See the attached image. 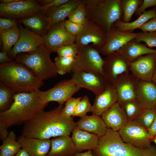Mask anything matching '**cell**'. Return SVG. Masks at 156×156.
Instances as JSON below:
<instances>
[{
	"label": "cell",
	"mask_w": 156,
	"mask_h": 156,
	"mask_svg": "<svg viewBox=\"0 0 156 156\" xmlns=\"http://www.w3.org/2000/svg\"><path fill=\"white\" fill-rule=\"evenodd\" d=\"M151 81L156 85V66Z\"/></svg>",
	"instance_id": "52"
},
{
	"label": "cell",
	"mask_w": 156,
	"mask_h": 156,
	"mask_svg": "<svg viewBox=\"0 0 156 156\" xmlns=\"http://www.w3.org/2000/svg\"><path fill=\"white\" fill-rule=\"evenodd\" d=\"M51 141V148L47 156H73L78 152L69 135L55 137Z\"/></svg>",
	"instance_id": "25"
},
{
	"label": "cell",
	"mask_w": 156,
	"mask_h": 156,
	"mask_svg": "<svg viewBox=\"0 0 156 156\" xmlns=\"http://www.w3.org/2000/svg\"><path fill=\"white\" fill-rule=\"evenodd\" d=\"M0 81L15 94L36 91L43 85L30 69L15 61L0 64Z\"/></svg>",
	"instance_id": "3"
},
{
	"label": "cell",
	"mask_w": 156,
	"mask_h": 156,
	"mask_svg": "<svg viewBox=\"0 0 156 156\" xmlns=\"http://www.w3.org/2000/svg\"><path fill=\"white\" fill-rule=\"evenodd\" d=\"M7 128L3 124L0 122V138L3 140L8 135L9 133Z\"/></svg>",
	"instance_id": "48"
},
{
	"label": "cell",
	"mask_w": 156,
	"mask_h": 156,
	"mask_svg": "<svg viewBox=\"0 0 156 156\" xmlns=\"http://www.w3.org/2000/svg\"><path fill=\"white\" fill-rule=\"evenodd\" d=\"M69 0H51L48 4L41 6L40 11L45 13L49 8L59 6L68 2Z\"/></svg>",
	"instance_id": "46"
},
{
	"label": "cell",
	"mask_w": 156,
	"mask_h": 156,
	"mask_svg": "<svg viewBox=\"0 0 156 156\" xmlns=\"http://www.w3.org/2000/svg\"><path fill=\"white\" fill-rule=\"evenodd\" d=\"M72 73L70 79L72 81L81 88L91 91L95 96L102 92L109 83L105 77L99 73L79 70Z\"/></svg>",
	"instance_id": "11"
},
{
	"label": "cell",
	"mask_w": 156,
	"mask_h": 156,
	"mask_svg": "<svg viewBox=\"0 0 156 156\" xmlns=\"http://www.w3.org/2000/svg\"><path fill=\"white\" fill-rule=\"evenodd\" d=\"M86 18L107 33L117 21H122L121 0H84Z\"/></svg>",
	"instance_id": "5"
},
{
	"label": "cell",
	"mask_w": 156,
	"mask_h": 156,
	"mask_svg": "<svg viewBox=\"0 0 156 156\" xmlns=\"http://www.w3.org/2000/svg\"><path fill=\"white\" fill-rule=\"evenodd\" d=\"M81 88L70 79L61 81L50 89L45 91H37V95L43 102L47 104L51 101L63 105Z\"/></svg>",
	"instance_id": "10"
},
{
	"label": "cell",
	"mask_w": 156,
	"mask_h": 156,
	"mask_svg": "<svg viewBox=\"0 0 156 156\" xmlns=\"http://www.w3.org/2000/svg\"><path fill=\"white\" fill-rule=\"evenodd\" d=\"M156 66V53L142 56L130 63V73L139 80L151 81Z\"/></svg>",
	"instance_id": "17"
},
{
	"label": "cell",
	"mask_w": 156,
	"mask_h": 156,
	"mask_svg": "<svg viewBox=\"0 0 156 156\" xmlns=\"http://www.w3.org/2000/svg\"><path fill=\"white\" fill-rule=\"evenodd\" d=\"M82 1V0H69L59 6L49 9L44 14L49 28L65 20V18L69 16Z\"/></svg>",
	"instance_id": "23"
},
{
	"label": "cell",
	"mask_w": 156,
	"mask_h": 156,
	"mask_svg": "<svg viewBox=\"0 0 156 156\" xmlns=\"http://www.w3.org/2000/svg\"><path fill=\"white\" fill-rule=\"evenodd\" d=\"M143 0H121L123 12L122 21L128 23L133 14L142 3Z\"/></svg>",
	"instance_id": "33"
},
{
	"label": "cell",
	"mask_w": 156,
	"mask_h": 156,
	"mask_svg": "<svg viewBox=\"0 0 156 156\" xmlns=\"http://www.w3.org/2000/svg\"><path fill=\"white\" fill-rule=\"evenodd\" d=\"M44 44L51 53L56 52L59 47L75 43V37L66 29L64 21L51 26L47 33L42 36Z\"/></svg>",
	"instance_id": "14"
},
{
	"label": "cell",
	"mask_w": 156,
	"mask_h": 156,
	"mask_svg": "<svg viewBox=\"0 0 156 156\" xmlns=\"http://www.w3.org/2000/svg\"><path fill=\"white\" fill-rule=\"evenodd\" d=\"M147 130L149 136L152 139L156 136V115L152 125Z\"/></svg>",
	"instance_id": "49"
},
{
	"label": "cell",
	"mask_w": 156,
	"mask_h": 156,
	"mask_svg": "<svg viewBox=\"0 0 156 156\" xmlns=\"http://www.w3.org/2000/svg\"><path fill=\"white\" fill-rule=\"evenodd\" d=\"M71 137L78 152L87 150L92 151L98 146L99 137L96 135L81 130L76 126Z\"/></svg>",
	"instance_id": "24"
},
{
	"label": "cell",
	"mask_w": 156,
	"mask_h": 156,
	"mask_svg": "<svg viewBox=\"0 0 156 156\" xmlns=\"http://www.w3.org/2000/svg\"><path fill=\"white\" fill-rule=\"evenodd\" d=\"M2 43V51L8 53L18 39L20 32L18 26L4 30L0 32Z\"/></svg>",
	"instance_id": "31"
},
{
	"label": "cell",
	"mask_w": 156,
	"mask_h": 156,
	"mask_svg": "<svg viewBox=\"0 0 156 156\" xmlns=\"http://www.w3.org/2000/svg\"><path fill=\"white\" fill-rule=\"evenodd\" d=\"M140 29L141 30L142 32L156 31V17L148 21Z\"/></svg>",
	"instance_id": "45"
},
{
	"label": "cell",
	"mask_w": 156,
	"mask_h": 156,
	"mask_svg": "<svg viewBox=\"0 0 156 156\" xmlns=\"http://www.w3.org/2000/svg\"><path fill=\"white\" fill-rule=\"evenodd\" d=\"M136 99L144 109L156 107V85L152 81L140 80L135 90Z\"/></svg>",
	"instance_id": "22"
},
{
	"label": "cell",
	"mask_w": 156,
	"mask_h": 156,
	"mask_svg": "<svg viewBox=\"0 0 156 156\" xmlns=\"http://www.w3.org/2000/svg\"><path fill=\"white\" fill-rule=\"evenodd\" d=\"M15 156H30L27 152L24 149H21Z\"/></svg>",
	"instance_id": "51"
},
{
	"label": "cell",
	"mask_w": 156,
	"mask_h": 156,
	"mask_svg": "<svg viewBox=\"0 0 156 156\" xmlns=\"http://www.w3.org/2000/svg\"><path fill=\"white\" fill-rule=\"evenodd\" d=\"M120 105L123 108L129 121L135 120L144 109L136 99L125 101Z\"/></svg>",
	"instance_id": "32"
},
{
	"label": "cell",
	"mask_w": 156,
	"mask_h": 156,
	"mask_svg": "<svg viewBox=\"0 0 156 156\" xmlns=\"http://www.w3.org/2000/svg\"><path fill=\"white\" fill-rule=\"evenodd\" d=\"M83 28L75 37V43L79 47L91 45L99 51L107 42L108 33L101 26L87 19Z\"/></svg>",
	"instance_id": "8"
},
{
	"label": "cell",
	"mask_w": 156,
	"mask_h": 156,
	"mask_svg": "<svg viewBox=\"0 0 156 156\" xmlns=\"http://www.w3.org/2000/svg\"><path fill=\"white\" fill-rule=\"evenodd\" d=\"M75 60L73 57H56L54 59V63L57 73L63 75L72 72Z\"/></svg>",
	"instance_id": "34"
},
{
	"label": "cell",
	"mask_w": 156,
	"mask_h": 156,
	"mask_svg": "<svg viewBox=\"0 0 156 156\" xmlns=\"http://www.w3.org/2000/svg\"><path fill=\"white\" fill-rule=\"evenodd\" d=\"M108 38L105 44L99 50L100 54L106 56L116 52L129 41L134 39L139 34L119 30L115 25L108 33Z\"/></svg>",
	"instance_id": "18"
},
{
	"label": "cell",
	"mask_w": 156,
	"mask_h": 156,
	"mask_svg": "<svg viewBox=\"0 0 156 156\" xmlns=\"http://www.w3.org/2000/svg\"><path fill=\"white\" fill-rule=\"evenodd\" d=\"M73 156H94L91 151H88L83 153L77 152Z\"/></svg>",
	"instance_id": "50"
},
{
	"label": "cell",
	"mask_w": 156,
	"mask_h": 156,
	"mask_svg": "<svg viewBox=\"0 0 156 156\" xmlns=\"http://www.w3.org/2000/svg\"><path fill=\"white\" fill-rule=\"evenodd\" d=\"M15 94L9 88L0 82V112L8 109L13 103Z\"/></svg>",
	"instance_id": "35"
},
{
	"label": "cell",
	"mask_w": 156,
	"mask_h": 156,
	"mask_svg": "<svg viewBox=\"0 0 156 156\" xmlns=\"http://www.w3.org/2000/svg\"><path fill=\"white\" fill-rule=\"evenodd\" d=\"M92 108V105L90 103L89 97L85 95L78 103L72 117H83L86 115L88 112H91Z\"/></svg>",
	"instance_id": "38"
},
{
	"label": "cell",
	"mask_w": 156,
	"mask_h": 156,
	"mask_svg": "<svg viewBox=\"0 0 156 156\" xmlns=\"http://www.w3.org/2000/svg\"><path fill=\"white\" fill-rule=\"evenodd\" d=\"M17 21L27 27L31 31L42 36L46 34L49 29L44 13L41 11Z\"/></svg>",
	"instance_id": "28"
},
{
	"label": "cell",
	"mask_w": 156,
	"mask_h": 156,
	"mask_svg": "<svg viewBox=\"0 0 156 156\" xmlns=\"http://www.w3.org/2000/svg\"><path fill=\"white\" fill-rule=\"evenodd\" d=\"M68 20L76 23L83 25L86 20L84 0H82L68 17Z\"/></svg>",
	"instance_id": "37"
},
{
	"label": "cell",
	"mask_w": 156,
	"mask_h": 156,
	"mask_svg": "<svg viewBox=\"0 0 156 156\" xmlns=\"http://www.w3.org/2000/svg\"><path fill=\"white\" fill-rule=\"evenodd\" d=\"M156 115V108L152 109H144L139 117L134 120L148 130L152 125Z\"/></svg>",
	"instance_id": "36"
},
{
	"label": "cell",
	"mask_w": 156,
	"mask_h": 156,
	"mask_svg": "<svg viewBox=\"0 0 156 156\" xmlns=\"http://www.w3.org/2000/svg\"><path fill=\"white\" fill-rule=\"evenodd\" d=\"M116 52L131 63L142 56L156 53V50L137 42L133 39L127 42Z\"/></svg>",
	"instance_id": "26"
},
{
	"label": "cell",
	"mask_w": 156,
	"mask_h": 156,
	"mask_svg": "<svg viewBox=\"0 0 156 156\" xmlns=\"http://www.w3.org/2000/svg\"><path fill=\"white\" fill-rule=\"evenodd\" d=\"M152 142H154L156 144V136H154L152 138Z\"/></svg>",
	"instance_id": "53"
},
{
	"label": "cell",
	"mask_w": 156,
	"mask_h": 156,
	"mask_svg": "<svg viewBox=\"0 0 156 156\" xmlns=\"http://www.w3.org/2000/svg\"><path fill=\"white\" fill-rule=\"evenodd\" d=\"M139 80L130 72L120 76L112 83L116 91L119 103L136 99L135 90Z\"/></svg>",
	"instance_id": "16"
},
{
	"label": "cell",
	"mask_w": 156,
	"mask_h": 156,
	"mask_svg": "<svg viewBox=\"0 0 156 156\" xmlns=\"http://www.w3.org/2000/svg\"><path fill=\"white\" fill-rule=\"evenodd\" d=\"M18 23L14 19L1 17L0 32L5 30L16 27Z\"/></svg>",
	"instance_id": "43"
},
{
	"label": "cell",
	"mask_w": 156,
	"mask_h": 156,
	"mask_svg": "<svg viewBox=\"0 0 156 156\" xmlns=\"http://www.w3.org/2000/svg\"><path fill=\"white\" fill-rule=\"evenodd\" d=\"M37 90L15 94L14 102L10 108L0 112V122L7 128L25 124L32 119L38 112L43 110L47 104L40 100Z\"/></svg>",
	"instance_id": "2"
},
{
	"label": "cell",
	"mask_w": 156,
	"mask_h": 156,
	"mask_svg": "<svg viewBox=\"0 0 156 156\" xmlns=\"http://www.w3.org/2000/svg\"><path fill=\"white\" fill-rule=\"evenodd\" d=\"M101 117L107 127L118 131L129 122L122 107L118 102L104 112Z\"/></svg>",
	"instance_id": "19"
},
{
	"label": "cell",
	"mask_w": 156,
	"mask_h": 156,
	"mask_svg": "<svg viewBox=\"0 0 156 156\" xmlns=\"http://www.w3.org/2000/svg\"><path fill=\"white\" fill-rule=\"evenodd\" d=\"M76 123L77 127L79 129L95 134L99 137L105 134L107 128L102 118L94 114L81 118Z\"/></svg>",
	"instance_id": "27"
},
{
	"label": "cell",
	"mask_w": 156,
	"mask_h": 156,
	"mask_svg": "<svg viewBox=\"0 0 156 156\" xmlns=\"http://www.w3.org/2000/svg\"><path fill=\"white\" fill-rule=\"evenodd\" d=\"M17 140L30 156H47L51 148L50 139L31 138L21 135Z\"/></svg>",
	"instance_id": "21"
},
{
	"label": "cell",
	"mask_w": 156,
	"mask_h": 156,
	"mask_svg": "<svg viewBox=\"0 0 156 156\" xmlns=\"http://www.w3.org/2000/svg\"><path fill=\"white\" fill-rule=\"evenodd\" d=\"M118 132L123 141L126 143L141 148L152 146V139L148 130L135 120L129 121Z\"/></svg>",
	"instance_id": "12"
},
{
	"label": "cell",
	"mask_w": 156,
	"mask_h": 156,
	"mask_svg": "<svg viewBox=\"0 0 156 156\" xmlns=\"http://www.w3.org/2000/svg\"><path fill=\"white\" fill-rule=\"evenodd\" d=\"M91 112L101 116L105 111L118 102L116 91L112 83H109L105 90L95 96Z\"/></svg>",
	"instance_id": "20"
},
{
	"label": "cell",
	"mask_w": 156,
	"mask_h": 156,
	"mask_svg": "<svg viewBox=\"0 0 156 156\" xmlns=\"http://www.w3.org/2000/svg\"><path fill=\"white\" fill-rule=\"evenodd\" d=\"M156 17V6L151 10H146L138 18L132 22L124 23L121 20L117 21L115 23L116 27L120 31L132 33L137 29H139L150 19Z\"/></svg>",
	"instance_id": "29"
},
{
	"label": "cell",
	"mask_w": 156,
	"mask_h": 156,
	"mask_svg": "<svg viewBox=\"0 0 156 156\" xmlns=\"http://www.w3.org/2000/svg\"><path fill=\"white\" fill-rule=\"evenodd\" d=\"M75 59L73 72L76 70L91 71L104 76V59L99 51L92 45L79 47V52Z\"/></svg>",
	"instance_id": "7"
},
{
	"label": "cell",
	"mask_w": 156,
	"mask_h": 156,
	"mask_svg": "<svg viewBox=\"0 0 156 156\" xmlns=\"http://www.w3.org/2000/svg\"><path fill=\"white\" fill-rule=\"evenodd\" d=\"M134 40L138 43L144 42L147 47L151 49L156 47V31L140 32Z\"/></svg>",
	"instance_id": "39"
},
{
	"label": "cell",
	"mask_w": 156,
	"mask_h": 156,
	"mask_svg": "<svg viewBox=\"0 0 156 156\" xmlns=\"http://www.w3.org/2000/svg\"><path fill=\"white\" fill-rule=\"evenodd\" d=\"M82 97L77 98L71 97L65 103L62 110V114L65 116L71 118L80 101Z\"/></svg>",
	"instance_id": "41"
},
{
	"label": "cell",
	"mask_w": 156,
	"mask_h": 156,
	"mask_svg": "<svg viewBox=\"0 0 156 156\" xmlns=\"http://www.w3.org/2000/svg\"><path fill=\"white\" fill-rule=\"evenodd\" d=\"M63 105L48 111L38 112L31 120L24 124L21 135L25 137L50 139L63 135H70L76 126L72 117L62 114Z\"/></svg>",
	"instance_id": "1"
},
{
	"label": "cell",
	"mask_w": 156,
	"mask_h": 156,
	"mask_svg": "<svg viewBox=\"0 0 156 156\" xmlns=\"http://www.w3.org/2000/svg\"><path fill=\"white\" fill-rule=\"evenodd\" d=\"M21 148L15 134L11 131L8 136L3 140L0 146V156H15Z\"/></svg>",
	"instance_id": "30"
},
{
	"label": "cell",
	"mask_w": 156,
	"mask_h": 156,
	"mask_svg": "<svg viewBox=\"0 0 156 156\" xmlns=\"http://www.w3.org/2000/svg\"></svg>",
	"instance_id": "54"
},
{
	"label": "cell",
	"mask_w": 156,
	"mask_h": 156,
	"mask_svg": "<svg viewBox=\"0 0 156 156\" xmlns=\"http://www.w3.org/2000/svg\"><path fill=\"white\" fill-rule=\"evenodd\" d=\"M8 53L2 51L0 53V63L1 64L6 63H10L14 62L12 58L9 57Z\"/></svg>",
	"instance_id": "47"
},
{
	"label": "cell",
	"mask_w": 156,
	"mask_h": 156,
	"mask_svg": "<svg viewBox=\"0 0 156 156\" xmlns=\"http://www.w3.org/2000/svg\"><path fill=\"white\" fill-rule=\"evenodd\" d=\"M41 7L37 0H19L8 3H1L0 16L17 21L38 13Z\"/></svg>",
	"instance_id": "9"
},
{
	"label": "cell",
	"mask_w": 156,
	"mask_h": 156,
	"mask_svg": "<svg viewBox=\"0 0 156 156\" xmlns=\"http://www.w3.org/2000/svg\"><path fill=\"white\" fill-rule=\"evenodd\" d=\"M156 5V0H143L142 3L136 11L135 15L139 16L147 8Z\"/></svg>",
	"instance_id": "44"
},
{
	"label": "cell",
	"mask_w": 156,
	"mask_h": 156,
	"mask_svg": "<svg viewBox=\"0 0 156 156\" xmlns=\"http://www.w3.org/2000/svg\"><path fill=\"white\" fill-rule=\"evenodd\" d=\"M105 56L103 70L108 83H112L120 76L130 72V63L116 52Z\"/></svg>",
	"instance_id": "15"
},
{
	"label": "cell",
	"mask_w": 156,
	"mask_h": 156,
	"mask_svg": "<svg viewBox=\"0 0 156 156\" xmlns=\"http://www.w3.org/2000/svg\"><path fill=\"white\" fill-rule=\"evenodd\" d=\"M18 27L20 32L18 39L8 53L12 58H15L20 53L33 51L44 44L42 36L25 29L21 25H19Z\"/></svg>",
	"instance_id": "13"
},
{
	"label": "cell",
	"mask_w": 156,
	"mask_h": 156,
	"mask_svg": "<svg viewBox=\"0 0 156 156\" xmlns=\"http://www.w3.org/2000/svg\"><path fill=\"white\" fill-rule=\"evenodd\" d=\"M51 53L43 44L32 52L18 54L15 61L26 66L43 81L55 77L58 74L50 58Z\"/></svg>",
	"instance_id": "6"
},
{
	"label": "cell",
	"mask_w": 156,
	"mask_h": 156,
	"mask_svg": "<svg viewBox=\"0 0 156 156\" xmlns=\"http://www.w3.org/2000/svg\"><path fill=\"white\" fill-rule=\"evenodd\" d=\"M92 151L94 156H156L154 146L141 148L126 143L118 131L107 127L105 134L99 137L97 147Z\"/></svg>",
	"instance_id": "4"
},
{
	"label": "cell",
	"mask_w": 156,
	"mask_h": 156,
	"mask_svg": "<svg viewBox=\"0 0 156 156\" xmlns=\"http://www.w3.org/2000/svg\"><path fill=\"white\" fill-rule=\"evenodd\" d=\"M64 23L67 31L75 37L79 33L83 28V25L76 23L68 19L64 20Z\"/></svg>",
	"instance_id": "42"
},
{
	"label": "cell",
	"mask_w": 156,
	"mask_h": 156,
	"mask_svg": "<svg viewBox=\"0 0 156 156\" xmlns=\"http://www.w3.org/2000/svg\"><path fill=\"white\" fill-rule=\"evenodd\" d=\"M79 47L75 43L61 46L57 50L58 56L76 58L78 53Z\"/></svg>",
	"instance_id": "40"
}]
</instances>
